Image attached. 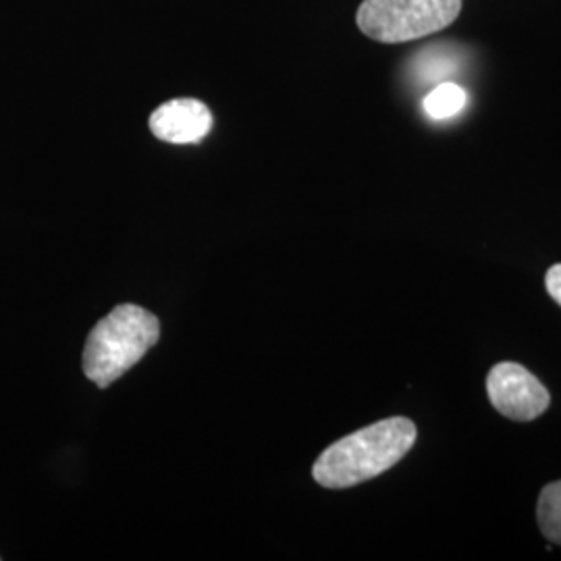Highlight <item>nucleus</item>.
<instances>
[{
  "label": "nucleus",
  "mask_w": 561,
  "mask_h": 561,
  "mask_svg": "<svg viewBox=\"0 0 561 561\" xmlns=\"http://www.w3.org/2000/svg\"><path fill=\"white\" fill-rule=\"evenodd\" d=\"M460 13L461 0H364L356 23L373 41L401 44L442 32Z\"/></svg>",
  "instance_id": "obj_3"
},
{
  "label": "nucleus",
  "mask_w": 561,
  "mask_h": 561,
  "mask_svg": "<svg viewBox=\"0 0 561 561\" xmlns=\"http://www.w3.org/2000/svg\"><path fill=\"white\" fill-rule=\"evenodd\" d=\"M486 393L500 414L518 422L539 419L551 403L547 387L516 362H500L491 368Z\"/></svg>",
  "instance_id": "obj_4"
},
{
  "label": "nucleus",
  "mask_w": 561,
  "mask_h": 561,
  "mask_svg": "<svg viewBox=\"0 0 561 561\" xmlns=\"http://www.w3.org/2000/svg\"><path fill=\"white\" fill-rule=\"evenodd\" d=\"M161 337V322L136 304H121L88 335L83 373L101 389L121 379Z\"/></svg>",
  "instance_id": "obj_2"
},
{
  "label": "nucleus",
  "mask_w": 561,
  "mask_h": 561,
  "mask_svg": "<svg viewBox=\"0 0 561 561\" xmlns=\"http://www.w3.org/2000/svg\"><path fill=\"white\" fill-rule=\"evenodd\" d=\"M537 520L547 541L561 545V481L542 486L537 505Z\"/></svg>",
  "instance_id": "obj_7"
},
{
  "label": "nucleus",
  "mask_w": 561,
  "mask_h": 561,
  "mask_svg": "<svg viewBox=\"0 0 561 561\" xmlns=\"http://www.w3.org/2000/svg\"><path fill=\"white\" fill-rule=\"evenodd\" d=\"M150 129L169 144H198L213 129V113L196 99H175L152 113Z\"/></svg>",
  "instance_id": "obj_5"
},
{
  "label": "nucleus",
  "mask_w": 561,
  "mask_h": 561,
  "mask_svg": "<svg viewBox=\"0 0 561 561\" xmlns=\"http://www.w3.org/2000/svg\"><path fill=\"white\" fill-rule=\"evenodd\" d=\"M466 102H468V94L461 85L454 81H443L426 94L424 111L431 119H451L463 111Z\"/></svg>",
  "instance_id": "obj_6"
},
{
  "label": "nucleus",
  "mask_w": 561,
  "mask_h": 561,
  "mask_svg": "<svg viewBox=\"0 0 561 561\" xmlns=\"http://www.w3.org/2000/svg\"><path fill=\"white\" fill-rule=\"evenodd\" d=\"M545 287H547L549 296L561 306V262L560 264H553V266L547 271V275H545Z\"/></svg>",
  "instance_id": "obj_8"
},
{
  "label": "nucleus",
  "mask_w": 561,
  "mask_h": 561,
  "mask_svg": "<svg viewBox=\"0 0 561 561\" xmlns=\"http://www.w3.org/2000/svg\"><path fill=\"white\" fill-rule=\"evenodd\" d=\"M416 424L396 416L375 422L327 447L312 466V477L324 489H347L393 468L414 447Z\"/></svg>",
  "instance_id": "obj_1"
}]
</instances>
